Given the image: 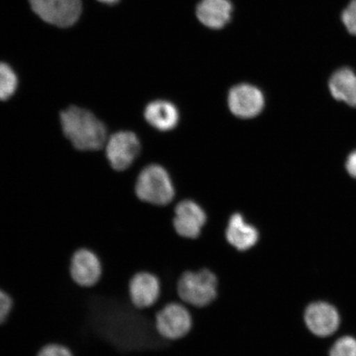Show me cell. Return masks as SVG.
I'll use <instances>...</instances> for the list:
<instances>
[{
	"label": "cell",
	"instance_id": "4",
	"mask_svg": "<svg viewBox=\"0 0 356 356\" xmlns=\"http://www.w3.org/2000/svg\"><path fill=\"white\" fill-rule=\"evenodd\" d=\"M156 332L164 339L180 340L188 335L193 326V316L179 302H169L154 316Z\"/></svg>",
	"mask_w": 356,
	"mask_h": 356
},
{
	"label": "cell",
	"instance_id": "5",
	"mask_svg": "<svg viewBox=\"0 0 356 356\" xmlns=\"http://www.w3.org/2000/svg\"><path fill=\"white\" fill-rule=\"evenodd\" d=\"M104 274L100 257L88 248H80L73 253L70 262V275L73 282L82 288L97 286Z\"/></svg>",
	"mask_w": 356,
	"mask_h": 356
},
{
	"label": "cell",
	"instance_id": "12",
	"mask_svg": "<svg viewBox=\"0 0 356 356\" xmlns=\"http://www.w3.org/2000/svg\"><path fill=\"white\" fill-rule=\"evenodd\" d=\"M226 241L238 252L251 250L259 242V231L248 224L241 213H235L229 218L225 229Z\"/></svg>",
	"mask_w": 356,
	"mask_h": 356
},
{
	"label": "cell",
	"instance_id": "21",
	"mask_svg": "<svg viewBox=\"0 0 356 356\" xmlns=\"http://www.w3.org/2000/svg\"><path fill=\"white\" fill-rule=\"evenodd\" d=\"M15 302L10 293L0 288V325L7 322L12 313Z\"/></svg>",
	"mask_w": 356,
	"mask_h": 356
},
{
	"label": "cell",
	"instance_id": "1",
	"mask_svg": "<svg viewBox=\"0 0 356 356\" xmlns=\"http://www.w3.org/2000/svg\"><path fill=\"white\" fill-rule=\"evenodd\" d=\"M62 130L74 148L99 150L108 141L106 128L91 111L71 106L60 113Z\"/></svg>",
	"mask_w": 356,
	"mask_h": 356
},
{
	"label": "cell",
	"instance_id": "15",
	"mask_svg": "<svg viewBox=\"0 0 356 356\" xmlns=\"http://www.w3.org/2000/svg\"><path fill=\"white\" fill-rule=\"evenodd\" d=\"M81 0H54L53 25L60 28H70L79 19L82 13Z\"/></svg>",
	"mask_w": 356,
	"mask_h": 356
},
{
	"label": "cell",
	"instance_id": "16",
	"mask_svg": "<svg viewBox=\"0 0 356 356\" xmlns=\"http://www.w3.org/2000/svg\"><path fill=\"white\" fill-rule=\"evenodd\" d=\"M19 84L15 71L7 63L0 62V101L10 99Z\"/></svg>",
	"mask_w": 356,
	"mask_h": 356
},
{
	"label": "cell",
	"instance_id": "6",
	"mask_svg": "<svg viewBox=\"0 0 356 356\" xmlns=\"http://www.w3.org/2000/svg\"><path fill=\"white\" fill-rule=\"evenodd\" d=\"M161 292V282L152 271H137L129 280V299L137 309L149 310L153 308L159 300Z\"/></svg>",
	"mask_w": 356,
	"mask_h": 356
},
{
	"label": "cell",
	"instance_id": "8",
	"mask_svg": "<svg viewBox=\"0 0 356 356\" xmlns=\"http://www.w3.org/2000/svg\"><path fill=\"white\" fill-rule=\"evenodd\" d=\"M207 215L203 209L191 200H184L177 204L173 227L181 238L197 239L207 222Z\"/></svg>",
	"mask_w": 356,
	"mask_h": 356
},
{
	"label": "cell",
	"instance_id": "3",
	"mask_svg": "<svg viewBox=\"0 0 356 356\" xmlns=\"http://www.w3.org/2000/svg\"><path fill=\"white\" fill-rule=\"evenodd\" d=\"M138 198L155 206H165L175 197V189L165 169L149 165L140 172L136 186Z\"/></svg>",
	"mask_w": 356,
	"mask_h": 356
},
{
	"label": "cell",
	"instance_id": "13",
	"mask_svg": "<svg viewBox=\"0 0 356 356\" xmlns=\"http://www.w3.org/2000/svg\"><path fill=\"white\" fill-rule=\"evenodd\" d=\"M332 96L337 101L356 108V73L350 67H341L328 80Z\"/></svg>",
	"mask_w": 356,
	"mask_h": 356
},
{
	"label": "cell",
	"instance_id": "19",
	"mask_svg": "<svg viewBox=\"0 0 356 356\" xmlns=\"http://www.w3.org/2000/svg\"><path fill=\"white\" fill-rule=\"evenodd\" d=\"M330 356H356V339L343 337L338 339L330 350Z\"/></svg>",
	"mask_w": 356,
	"mask_h": 356
},
{
	"label": "cell",
	"instance_id": "14",
	"mask_svg": "<svg viewBox=\"0 0 356 356\" xmlns=\"http://www.w3.org/2000/svg\"><path fill=\"white\" fill-rule=\"evenodd\" d=\"M146 121L159 131H170L177 126L179 115L176 106L166 101H155L146 106Z\"/></svg>",
	"mask_w": 356,
	"mask_h": 356
},
{
	"label": "cell",
	"instance_id": "18",
	"mask_svg": "<svg viewBox=\"0 0 356 356\" xmlns=\"http://www.w3.org/2000/svg\"><path fill=\"white\" fill-rule=\"evenodd\" d=\"M33 11L47 24L53 25L54 13H53V4L54 0H29Z\"/></svg>",
	"mask_w": 356,
	"mask_h": 356
},
{
	"label": "cell",
	"instance_id": "23",
	"mask_svg": "<svg viewBox=\"0 0 356 356\" xmlns=\"http://www.w3.org/2000/svg\"><path fill=\"white\" fill-rule=\"evenodd\" d=\"M97 1L105 4H115L120 1V0H97Z\"/></svg>",
	"mask_w": 356,
	"mask_h": 356
},
{
	"label": "cell",
	"instance_id": "22",
	"mask_svg": "<svg viewBox=\"0 0 356 356\" xmlns=\"http://www.w3.org/2000/svg\"><path fill=\"white\" fill-rule=\"evenodd\" d=\"M345 167L347 173L356 179V149L353 151L347 157Z\"/></svg>",
	"mask_w": 356,
	"mask_h": 356
},
{
	"label": "cell",
	"instance_id": "10",
	"mask_svg": "<svg viewBox=\"0 0 356 356\" xmlns=\"http://www.w3.org/2000/svg\"><path fill=\"white\" fill-rule=\"evenodd\" d=\"M229 106L231 111L238 118H254L264 109V97L256 87L240 84L231 89Z\"/></svg>",
	"mask_w": 356,
	"mask_h": 356
},
{
	"label": "cell",
	"instance_id": "11",
	"mask_svg": "<svg viewBox=\"0 0 356 356\" xmlns=\"http://www.w3.org/2000/svg\"><path fill=\"white\" fill-rule=\"evenodd\" d=\"M233 13L230 0H200L195 12L200 24L213 31L224 29L229 24Z\"/></svg>",
	"mask_w": 356,
	"mask_h": 356
},
{
	"label": "cell",
	"instance_id": "20",
	"mask_svg": "<svg viewBox=\"0 0 356 356\" xmlns=\"http://www.w3.org/2000/svg\"><path fill=\"white\" fill-rule=\"evenodd\" d=\"M37 356H75L68 346L59 342H50L39 350Z\"/></svg>",
	"mask_w": 356,
	"mask_h": 356
},
{
	"label": "cell",
	"instance_id": "2",
	"mask_svg": "<svg viewBox=\"0 0 356 356\" xmlns=\"http://www.w3.org/2000/svg\"><path fill=\"white\" fill-rule=\"evenodd\" d=\"M219 280L210 269L184 271L177 280V292L182 302L204 308L217 299Z\"/></svg>",
	"mask_w": 356,
	"mask_h": 356
},
{
	"label": "cell",
	"instance_id": "17",
	"mask_svg": "<svg viewBox=\"0 0 356 356\" xmlns=\"http://www.w3.org/2000/svg\"><path fill=\"white\" fill-rule=\"evenodd\" d=\"M342 26L351 37L356 38V0H349L340 13Z\"/></svg>",
	"mask_w": 356,
	"mask_h": 356
},
{
	"label": "cell",
	"instance_id": "9",
	"mask_svg": "<svg viewBox=\"0 0 356 356\" xmlns=\"http://www.w3.org/2000/svg\"><path fill=\"white\" fill-rule=\"evenodd\" d=\"M305 322L314 335L325 337L332 335L340 325L337 310L325 302H315L307 307Z\"/></svg>",
	"mask_w": 356,
	"mask_h": 356
},
{
	"label": "cell",
	"instance_id": "7",
	"mask_svg": "<svg viewBox=\"0 0 356 356\" xmlns=\"http://www.w3.org/2000/svg\"><path fill=\"white\" fill-rule=\"evenodd\" d=\"M106 144V158L111 166L117 171L126 170L140 153L139 139L131 131L115 133Z\"/></svg>",
	"mask_w": 356,
	"mask_h": 356
}]
</instances>
